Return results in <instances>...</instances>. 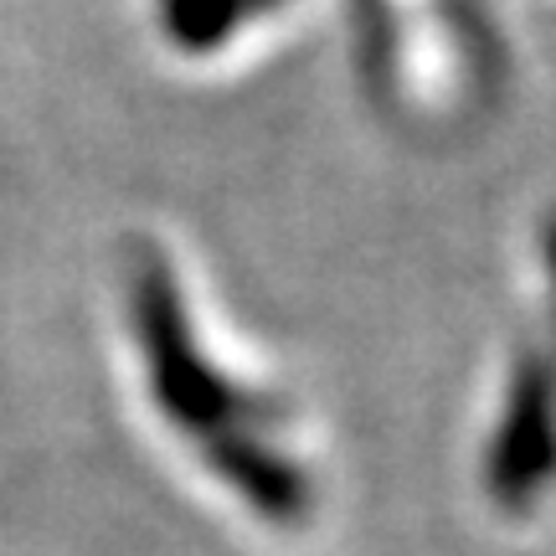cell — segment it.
Instances as JSON below:
<instances>
[{"mask_svg":"<svg viewBox=\"0 0 556 556\" xmlns=\"http://www.w3.org/2000/svg\"><path fill=\"white\" fill-rule=\"evenodd\" d=\"M129 304H135L139 345H144V366H150V387L165 417L186 428L191 438L212 443L222 433H238L242 417L253 413V397H242L232 381L201 356L191 319L180 304L176 274L160 253H139L135 278H129Z\"/></svg>","mask_w":556,"mask_h":556,"instance_id":"obj_1","label":"cell"},{"mask_svg":"<svg viewBox=\"0 0 556 556\" xmlns=\"http://www.w3.org/2000/svg\"><path fill=\"white\" fill-rule=\"evenodd\" d=\"M556 475V377L541 356H526L516 366L510 397L500 433L490 443V464H484V484L495 505L520 510L546 490Z\"/></svg>","mask_w":556,"mask_h":556,"instance_id":"obj_2","label":"cell"},{"mask_svg":"<svg viewBox=\"0 0 556 556\" xmlns=\"http://www.w3.org/2000/svg\"><path fill=\"white\" fill-rule=\"evenodd\" d=\"M201 448H206V464H212L258 516L304 520V510H309V479H304V469L289 464V458H278L274 448L258 443L248 428L222 433V438H212V443H201Z\"/></svg>","mask_w":556,"mask_h":556,"instance_id":"obj_3","label":"cell"},{"mask_svg":"<svg viewBox=\"0 0 556 556\" xmlns=\"http://www.w3.org/2000/svg\"><path fill=\"white\" fill-rule=\"evenodd\" d=\"M242 21H248V0H165V31H170L186 52L217 47Z\"/></svg>","mask_w":556,"mask_h":556,"instance_id":"obj_4","label":"cell"},{"mask_svg":"<svg viewBox=\"0 0 556 556\" xmlns=\"http://www.w3.org/2000/svg\"><path fill=\"white\" fill-rule=\"evenodd\" d=\"M546 263H552V283H556V217L546 227Z\"/></svg>","mask_w":556,"mask_h":556,"instance_id":"obj_5","label":"cell"}]
</instances>
